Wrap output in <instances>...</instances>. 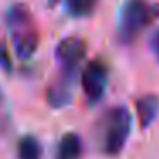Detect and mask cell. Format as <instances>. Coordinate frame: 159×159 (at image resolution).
Returning a JSON list of instances; mask_svg holds the SVG:
<instances>
[{
	"label": "cell",
	"mask_w": 159,
	"mask_h": 159,
	"mask_svg": "<svg viewBox=\"0 0 159 159\" xmlns=\"http://www.w3.org/2000/svg\"><path fill=\"white\" fill-rule=\"evenodd\" d=\"M7 26L12 36L16 55L21 60H28L36 53L39 45V34L34 19L26 4H16L7 12Z\"/></svg>",
	"instance_id": "6da1fadb"
},
{
	"label": "cell",
	"mask_w": 159,
	"mask_h": 159,
	"mask_svg": "<svg viewBox=\"0 0 159 159\" xmlns=\"http://www.w3.org/2000/svg\"><path fill=\"white\" fill-rule=\"evenodd\" d=\"M132 132V116L125 106H115L106 111L99 123L101 151L110 157H116L123 151Z\"/></svg>",
	"instance_id": "7a4b0ae2"
},
{
	"label": "cell",
	"mask_w": 159,
	"mask_h": 159,
	"mask_svg": "<svg viewBox=\"0 0 159 159\" xmlns=\"http://www.w3.org/2000/svg\"><path fill=\"white\" fill-rule=\"evenodd\" d=\"M159 17V5L147 0H125L118 17V39L121 43L135 41L140 31Z\"/></svg>",
	"instance_id": "3957f363"
},
{
	"label": "cell",
	"mask_w": 159,
	"mask_h": 159,
	"mask_svg": "<svg viewBox=\"0 0 159 159\" xmlns=\"http://www.w3.org/2000/svg\"><path fill=\"white\" fill-rule=\"evenodd\" d=\"M82 91L89 103H98L108 87V69L101 60H93L82 70Z\"/></svg>",
	"instance_id": "277c9868"
},
{
	"label": "cell",
	"mask_w": 159,
	"mask_h": 159,
	"mask_svg": "<svg viewBox=\"0 0 159 159\" xmlns=\"http://www.w3.org/2000/svg\"><path fill=\"white\" fill-rule=\"evenodd\" d=\"M87 52V45L82 38L79 36H67L57 45L55 48V57L58 63L62 65L65 74H75L77 67L84 60Z\"/></svg>",
	"instance_id": "5b68a950"
},
{
	"label": "cell",
	"mask_w": 159,
	"mask_h": 159,
	"mask_svg": "<svg viewBox=\"0 0 159 159\" xmlns=\"http://www.w3.org/2000/svg\"><path fill=\"white\" fill-rule=\"evenodd\" d=\"M72 82H74L72 74L63 72V75L48 87L46 99H48L50 106L60 110V108H65L72 103Z\"/></svg>",
	"instance_id": "8992f818"
},
{
	"label": "cell",
	"mask_w": 159,
	"mask_h": 159,
	"mask_svg": "<svg viewBox=\"0 0 159 159\" xmlns=\"http://www.w3.org/2000/svg\"><path fill=\"white\" fill-rule=\"evenodd\" d=\"M137 116L142 128H149L159 115V98L154 94H147L137 99Z\"/></svg>",
	"instance_id": "52a82bcc"
},
{
	"label": "cell",
	"mask_w": 159,
	"mask_h": 159,
	"mask_svg": "<svg viewBox=\"0 0 159 159\" xmlns=\"http://www.w3.org/2000/svg\"><path fill=\"white\" fill-rule=\"evenodd\" d=\"M82 157V140L77 134L69 132L58 142L57 159H80Z\"/></svg>",
	"instance_id": "ba28073f"
},
{
	"label": "cell",
	"mask_w": 159,
	"mask_h": 159,
	"mask_svg": "<svg viewBox=\"0 0 159 159\" xmlns=\"http://www.w3.org/2000/svg\"><path fill=\"white\" fill-rule=\"evenodd\" d=\"M17 156L19 159H43V149L36 137L26 135L17 144Z\"/></svg>",
	"instance_id": "9c48e42d"
},
{
	"label": "cell",
	"mask_w": 159,
	"mask_h": 159,
	"mask_svg": "<svg viewBox=\"0 0 159 159\" xmlns=\"http://www.w3.org/2000/svg\"><path fill=\"white\" fill-rule=\"evenodd\" d=\"M98 0H65V11L72 17H87L94 12Z\"/></svg>",
	"instance_id": "30bf717a"
},
{
	"label": "cell",
	"mask_w": 159,
	"mask_h": 159,
	"mask_svg": "<svg viewBox=\"0 0 159 159\" xmlns=\"http://www.w3.org/2000/svg\"><path fill=\"white\" fill-rule=\"evenodd\" d=\"M0 69L5 70V72H11L12 70L11 53H9V48H7V45H5L2 36H0Z\"/></svg>",
	"instance_id": "8fae6325"
},
{
	"label": "cell",
	"mask_w": 159,
	"mask_h": 159,
	"mask_svg": "<svg viewBox=\"0 0 159 159\" xmlns=\"http://www.w3.org/2000/svg\"><path fill=\"white\" fill-rule=\"evenodd\" d=\"M152 45H154V48H156V50H159V31L156 33L154 39H152Z\"/></svg>",
	"instance_id": "7c38bea8"
},
{
	"label": "cell",
	"mask_w": 159,
	"mask_h": 159,
	"mask_svg": "<svg viewBox=\"0 0 159 159\" xmlns=\"http://www.w3.org/2000/svg\"><path fill=\"white\" fill-rule=\"evenodd\" d=\"M58 2H60V0H48V5H50V7H55Z\"/></svg>",
	"instance_id": "4fadbf2b"
},
{
	"label": "cell",
	"mask_w": 159,
	"mask_h": 159,
	"mask_svg": "<svg viewBox=\"0 0 159 159\" xmlns=\"http://www.w3.org/2000/svg\"><path fill=\"white\" fill-rule=\"evenodd\" d=\"M157 52H159V50H157Z\"/></svg>",
	"instance_id": "5bb4252c"
}]
</instances>
